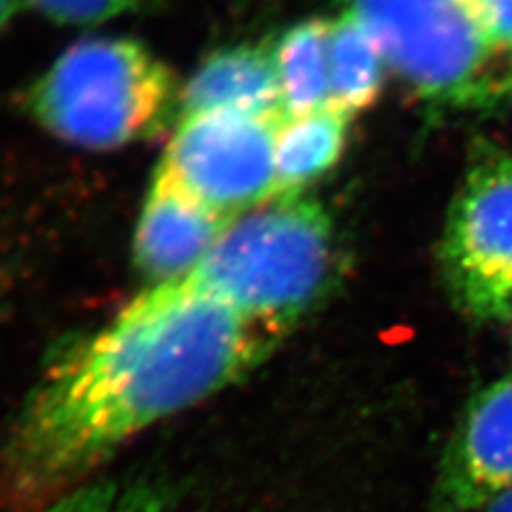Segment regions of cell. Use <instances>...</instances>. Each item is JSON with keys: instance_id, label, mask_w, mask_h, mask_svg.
Listing matches in <instances>:
<instances>
[{"instance_id": "obj_8", "label": "cell", "mask_w": 512, "mask_h": 512, "mask_svg": "<svg viewBox=\"0 0 512 512\" xmlns=\"http://www.w3.org/2000/svg\"><path fill=\"white\" fill-rule=\"evenodd\" d=\"M231 220L192 199L156 167L133 237V259L148 284L180 278L212 248Z\"/></svg>"}, {"instance_id": "obj_11", "label": "cell", "mask_w": 512, "mask_h": 512, "mask_svg": "<svg viewBox=\"0 0 512 512\" xmlns=\"http://www.w3.org/2000/svg\"><path fill=\"white\" fill-rule=\"evenodd\" d=\"M348 116L327 107L308 116L282 120L276 137V190L301 195L342 156Z\"/></svg>"}, {"instance_id": "obj_2", "label": "cell", "mask_w": 512, "mask_h": 512, "mask_svg": "<svg viewBox=\"0 0 512 512\" xmlns=\"http://www.w3.org/2000/svg\"><path fill=\"white\" fill-rule=\"evenodd\" d=\"M182 84L148 45L88 37L69 45L24 96L30 120L69 146L109 152L163 135L180 118Z\"/></svg>"}, {"instance_id": "obj_6", "label": "cell", "mask_w": 512, "mask_h": 512, "mask_svg": "<svg viewBox=\"0 0 512 512\" xmlns=\"http://www.w3.org/2000/svg\"><path fill=\"white\" fill-rule=\"evenodd\" d=\"M280 124L229 111L182 118L175 122L158 167L207 210L233 220L278 197Z\"/></svg>"}, {"instance_id": "obj_12", "label": "cell", "mask_w": 512, "mask_h": 512, "mask_svg": "<svg viewBox=\"0 0 512 512\" xmlns=\"http://www.w3.org/2000/svg\"><path fill=\"white\" fill-rule=\"evenodd\" d=\"M384 64L370 30L342 13L329 28V107L348 118L370 107L382 88Z\"/></svg>"}, {"instance_id": "obj_5", "label": "cell", "mask_w": 512, "mask_h": 512, "mask_svg": "<svg viewBox=\"0 0 512 512\" xmlns=\"http://www.w3.org/2000/svg\"><path fill=\"white\" fill-rule=\"evenodd\" d=\"M440 265L455 306L480 323L512 316V156L478 150L446 214Z\"/></svg>"}, {"instance_id": "obj_18", "label": "cell", "mask_w": 512, "mask_h": 512, "mask_svg": "<svg viewBox=\"0 0 512 512\" xmlns=\"http://www.w3.org/2000/svg\"><path fill=\"white\" fill-rule=\"evenodd\" d=\"M508 323H510V331H512V316L508 318Z\"/></svg>"}, {"instance_id": "obj_13", "label": "cell", "mask_w": 512, "mask_h": 512, "mask_svg": "<svg viewBox=\"0 0 512 512\" xmlns=\"http://www.w3.org/2000/svg\"><path fill=\"white\" fill-rule=\"evenodd\" d=\"M39 512H203L152 483H88Z\"/></svg>"}, {"instance_id": "obj_16", "label": "cell", "mask_w": 512, "mask_h": 512, "mask_svg": "<svg viewBox=\"0 0 512 512\" xmlns=\"http://www.w3.org/2000/svg\"><path fill=\"white\" fill-rule=\"evenodd\" d=\"M24 9L22 0H0V32H3L11 20Z\"/></svg>"}, {"instance_id": "obj_7", "label": "cell", "mask_w": 512, "mask_h": 512, "mask_svg": "<svg viewBox=\"0 0 512 512\" xmlns=\"http://www.w3.org/2000/svg\"><path fill=\"white\" fill-rule=\"evenodd\" d=\"M512 487V374L476 393L440 461L429 512H472Z\"/></svg>"}, {"instance_id": "obj_15", "label": "cell", "mask_w": 512, "mask_h": 512, "mask_svg": "<svg viewBox=\"0 0 512 512\" xmlns=\"http://www.w3.org/2000/svg\"><path fill=\"white\" fill-rule=\"evenodd\" d=\"M493 41L512 54V0H474Z\"/></svg>"}, {"instance_id": "obj_9", "label": "cell", "mask_w": 512, "mask_h": 512, "mask_svg": "<svg viewBox=\"0 0 512 512\" xmlns=\"http://www.w3.org/2000/svg\"><path fill=\"white\" fill-rule=\"evenodd\" d=\"M216 111L286 120L269 47H222L199 62L195 73L182 84L178 120Z\"/></svg>"}, {"instance_id": "obj_3", "label": "cell", "mask_w": 512, "mask_h": 512, "mask_svg": "<svg viewBox=\"0 0 512 512\" xmlns=\"http://www.w3.org/2000/svg\"><path fill=\"white\" fill-rule=\"evenodd\" d=\"M335 259L338 239L329 212L301 192L233 218L180 278L288 333L325 295Z\"/></svg>"}, {"instance_id": "obj_1", "label": "cell", "mask_w": 512, "mask_h": 512, "mask_svg": "<svg viewBox=\"0 0 512 512\" xmlns=\"http://www.w3.org/2000/svg\"><path fill=\"white\" fill-rule=\"evenodd\" d=\"M286 333L184 278L148 284L39 380L0 457V493L39 512L143 431L265 361Z\"/></svg>"}, {"instance_id": "obj_4", "label": "cell", "mask_w": 512, "mask_h": 512, "mask_svg": "<svg viewBox=\"0 0 512 512\" xmlns=\"http://www.w3.org/2000/svg\"><path fill=\"white\" fill-rule=\"evenodd\" d=\"M380 45L389 67L429 105L478 109L512 84L506 50L474 0H340Z\"/></svg>"}, {"instance_id": "obj_17", "label": "cell", "mask_w": 512, "mask_h": 512, "mask_svg": "<svg viewBox=\"0 0 512 512\" xmlns=\"http://www.w3.org/2000/svg\"><path fill=\"white\" fill-rule=\"evenodd\" d=\"M485 512H512V487L495 495L493 500H489L483 506Z\"/></svg>"}, {"instance_id": "obj_10", "label": "cell", "mask_w": 512, "mask_h": 512, "mask_svg": "<svg viewBox=\"0 0 512 512\" xmlns=\"http://www.w3.org/2000/svg\"><path fill=\"white\" fill-rule=\"evenodd\" d=\"M329 28L320 18L303 20L286 28L269 47L286 118L329 107Z\"/></svg>"}, {"instance_id": "obj_14", "label": "cell", "mask_w": 512, "mask_h": 512, "mask_svg": "<svg viewBox=\"0 0 512 512\" xmlns=\"http://www.w3.org/2000/svg\"><path fill=\"white\" fill-rule=\"evenodd\" d=\"M156 0H22L24 9L60 26H99L150 9Z\"/></svg>"}]
</instances>
